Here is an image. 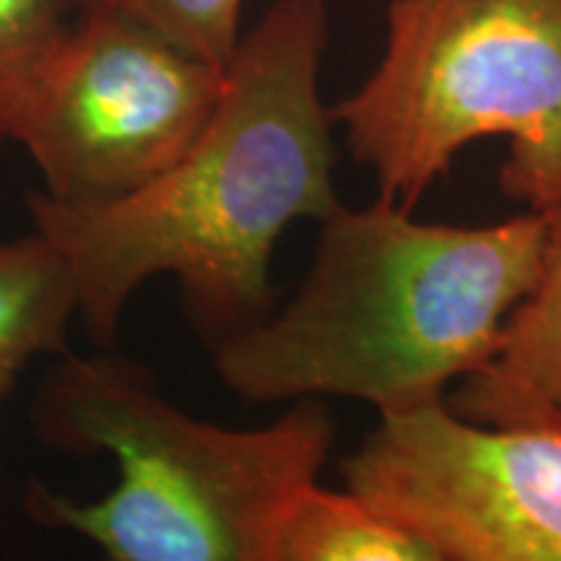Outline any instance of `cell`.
<instances>
[{"instance_id":"cell-1","label":"cell","mask_w":561,"mask_h":561,"mask_svg":"<svg viewBox=\"0 0 561 561\" xmlns=\"http://www.w3.org/2000/svg\"><path fill=\"white\" fill-rule=\"evenodd\" d=\"M325 45L322 0H278L237 42L219 102L170 170L115 201L26 193L34 229L73 276L76 318L100 346H112L133 294L161 273L180 280L208 346L268 314L280 234L341 206L333 110L320 100Z\"/></svg>"},{"instance_id":"cell-2","label":"cell","mask_w":561,"mask_h":561,"mask_svg":"<svg viewBox=\"0 0 561 561\" xmlns=\"http://www.w3.org/2000/svg\"><path fill=\"white\" fill-rule=\"evenodd\" d=\"M546 214L486 227L413 219L388 198L341 203L314 261L276 314L210 343L214 367L252 403L341 396L380 413L445 401L494 356L536 284Z\"/></svg>"},{"instance_id":"cell-3","label":"cell","mask_w":561,"mask_h":561,"mask_svg":"<svg viewBox=\"0 0 561 561\" xmlns=\"http://www.w3.org/2000/svg\"><path fill=\"white\" fill-rule=\"evenodd\" d=\"M34 426L58 450L115 458L121 481L100 502L45 483L24 500L39 525L76 533L112 561H268L280 517L318 481L335 437L310 398L252 430L195 419L115 356L58 364L37 392Z\"/></svg>"},{"instance_id":"cell-4","label":"cell","mask_w":561,"mask_h":561,"mask_svg":"<svg viewBox=\"0 0 561 561\" xmlns=\"http://www.w3.org/2000/svg\"><path fill=\"white\" fill-rule=\"evenodd\" d=\"M333 123L405 210L479 138H507V198L561 206V0H390L380 66Z\"/></svg>"},{"instance_id":"cell-5","label":"cell","mask_w":561,"mask_h":561,"mask_svg":"<svg viewBox=\"0 0 561 561\" xmlns=\"http://www.w3.org/2000/svg\"><path fill=\"white\" fill-rule=\"evenodd\" d=\"M224 68L193 58L112 3L79 13L21 117L13 144L66 203L123 198L193 146Z\"/></svg>"},{"instance_id":"cell-6","label":"cell","mask_w":561,"mask_h":561,"mask_svg":"<svg viewBox=\"0 0 561 561\" xmlns=\"http://www.w3.org/2000/svg\"><path fill=\"white\" fill-rule=\"evenodd\" d=\"M341 476L437 561H561V421L473 424L445 401L380 413Z\"/></svg>"},{"instance_id":"cell-7","label":"cell","mask_w":561,"mask_h":561,"mask_svg":"<svg viewBox=\"0 0 561 561\" xmlns=\"http://www.w3.org/2000/svg\"><path fill=\"white\" fill-rule=\"evenodd\" d=\"M445 403L473 424L561 421V206L546 210L541 268L504 322L494 356Z\"/></svg>"},{"instance_id":"cell-8","label":"cell","mask_w":561,"mask_h":561,"mask_svg":"<svg viewBox=\"0 0 561 561\" xmlns=\"http://www.w3.org/2000/svg\"><path fill=\"white\" fill-rule=\"evenodd\" d=\"M76 307L66 257L42 231L0 242V403L34 356L66 348Z\"/></svg>"},{"instance_id":"cell-9","label":"cell","mask_w":561,"mask_h":561,"mask_svg":"<svg viewBox=\"0 0 561 561\" xmlns=\"http://www.w3.org/2000/svg\"><path fill=\"white\" fill-rule=\"evenodd\" d=\"M268 561H437V557L359 494L322 489L312 481L280 517Z\"/></svg>"},{"instance_id":"cell-10","label":"cell","mask_w":561,"mask_h":561,"mask_svg":"<svg viewBox=\"0 0 561 561\" xmlns=\"http://www.w3.org/2000/svg\"><path fill=\"white\" fill-rule=\"evenodd\" d=\"M83 0H0V149L13 144L47 62Z\"/></svg>"},{"instance_id":"cell-11","label":"cell","mask_w":561,"mask_h":561,"mask_svg":"<svg viewBox=\"0 0 561 561\" xmlns=\"http://www.w3.org/2000/svg\"><path fill=\"white\" fill-rule=\"evenodd\" d=\"M193 58L227 68L240 42L242 0H104Z\"/></svg>"},{"instance_id":"cell-12","label":"cell","mask_w":561,"mask_h":561,"mask_svg":"<svg viewBox=\"0 0 561 561\" xmlns=\"http://www.w3.org/2000/svg\"><path fill=\"white\" fill-rule=\"evenodd\" d=\"M96 3H104V0H83V9H89V5H96Z\"/></svg>"}]
</instances>
